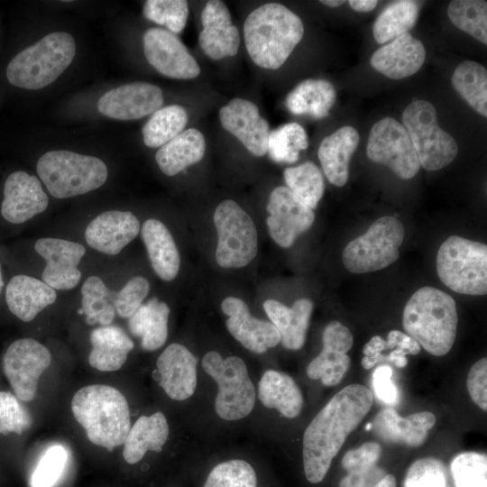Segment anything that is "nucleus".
<instances>
[{"mask_svg": "<svg viewBox=\"0 0 487 487\" xmlns=\"http://www.w3.org/2000/svg\"><path fill=\"white\" fill-rule=\"evenodd\" d=\"M81 309L88 325H110L115 315L114 302L104 281L97 276L88 277L81 287Z\"/></svg>", "mask_w": 487, "mask_h": 487, "instance_id": "obj_41", "label": "nucleus"}, {"mask_svg": "<svg viewBox=\"0 0 487 487\" xmlns=\"http://www.w3.org/2000/svg\"><path fill=\"white\" fill-rule=\"evenodd\" d=\"M386 474V471L378 465L360 472L347 473L340 481L339 487H373Z\"/></svg>", "mask_w": 487, "mask_h": 487, "instance_id": "obj_55", "label": "nucleus"}, {"mask_svg": "<svg viewBox=\"0 0 487 487\" xmlns=\"http://www.w3.org/2000/svg\"><path fill=\"white\" fill-rule=\"evenodd\" d=\"M75 54L76 43L71 34L51 32L14 54L6 64L5 77L14 87L37 90L54 82Z\"/></svg>", "mask_w": 487, "mask_h": 487, "instance_id": "obj_5", "label": "nucleus"}, {"mask_svg": "<svg viewBox=\"0 0 487 487\" xmlns=\"http://www.w3.org/2000/svg\"><path fill=\"white\" fill-rule=\"evenodd\" d=\"M51 354L47 347L32 338H22L7 348L3 368L20 400L34 399L41 373L50 366Z\"/></svg>", "mask_w": 487, "mask_h": 487, "instance_id": "obj_13", "label": "nucleus"}, {"mask_svg": "<svg viewBox=\"0 0 487 487\" xmlns=\"http://www.w3.org/2000/svg\"><path fill=\"white\" fill-rule=\"evenodd\" d=\"M420 352V345L409 335L404 341L392 350L389 354H379L372 358L363 356L362 359V365L364 369L368 370L372 368L375 364L381 362H389L393 363L399 368H403L408 363L407 354H418Z\"/></svg>", "mask_w": 487, "mask_h": 487, "instance_id": "obj_53", "label": "nucleus"}, {"mask_svg": "<svg viewBox=\"0 0 487 487\" xmlns=\"http://www.w3.org/2000/svg\"><path fill=\"white\" fill-rule=\"evenodd\" d=\"M3 286H4V281H3V277H2V272H1V265H0V293H1Z\"/></svg>", "mask_w": 487, "mask_h": 487, "instance_id": "obj_60", "label": "nucleus"}, {"mask_svg": "<svg viewBox=\"0 0 487 487\" xmlns=\"http://www.w3.org/2000/svg\"><path fill=\"white\" fill-rule=\"evenodd\" d=\"M169 433V425L162 412L140 417L131 426L123 444L124 461L133 464L141 461L147 451L161 452Z\"/></svg>", "mask_w": 487, "mask_h": 487, "instance_id": "obj_32", "label": "nucleus"}, {"mask_svg": "<svg viewBox=\"0 0 487 487\" xmlns=\"http://www.w3.org/2000/svg\"><path fill=\"white\" fill-rule=\"evenodd\" d=\"M138 218L130 211H106L91 220L85 231L87 244L108 254H118L140 233Z\"/></svg>", "mask_w": 487, "mask_h": 487, "instance_id": "obj_23", "label": "nucleus"}, {"mask_svg": "<svg viewBox=\"0 0 487 487\" xmlns=\"http://www.w3.org/2000/svg\"><path fill=\"white\" fill-rule=\"evenodd\" d=\"M188 113L179 105L161 107L152 114L142 127L144 144L150 148L161 147L184 131Z\"/></svg>", "mask_w": 487, "mask_h": 487, "instance_id": "obj_39", "label": "nucleus"}, {"mask_svg": "<svg viewBox=\"0 0 487 487\" xmlns=\"http://www.w3.org/2000/svg\"><path fill=\"white\" fill-rule=\"evenodd\" d=\"M205 152L206 141L202 133L188 128L162 145L157 151L155 160L162 173L174 176L201 161Z\"/></svg>", "mask_w": 487, "mask_h": 487, "instance_id": "obj_33", "label": "nucleus"}, {"mask_svg": "<svg viewBox=\"0 0 487 487\" xmlns=\"http://www.w3.org/2000/svg\"><path fill=\"white\" fill-rule=\"evenodd\" d=\"M198 360L184 345L173 343L157 359L159 383L174 400L191 397L197 387Z\"/></svg>", "mask_w": 487, "mask_h": 487, "instance_id": "obj_24", "label": "nucleus"}, {"mask_svg": "<svg viewBox=\"0 0 487 487\" xmlns=\"http://www.w3.org/2000/svg\"><path fill=\"white\" fill-rule=\"evenodd\" d=\"M49 204L39 179L24 170L6 178L3 188L1 215L12 224H22L43 212Z\"/></svg>", "mask_w": 487, "mask_h": 487, "instance_id": "obj_20", "label": "nucleus"}, {"mask_svg": "<svg viewBox=\"0 0 487 487\" xmlns=\"http://www.w3.org/2000/svg\"><path fill=\"white\" fill-rule=\"evenodd\" d=\"M214 224L217 233L216 261L225 269L249 264L258 252V234L252 217L232 199L216 207Z\"/></svg>", "mask_w": 487, "mask_h": 487, "instance_id": "obj_9", "label": "nucleus"}, {"mask_svg": "<svg viewBox=\"0 0 487 487\" xmlns=\"http://www.w3.org/2000/svg\"><path fill=\"white\" fill-rule=\"evenodd\" d=\"M204 487H257L256 473L246 461H225L211 470Z\"/></svg>", "mask_w": 487, "mask_h": 487, "instance_id": "obj_46", "label": "nucleus"}, {"mask_svg": "<svg viewBox=\"0 0 487 487\" xmlns=\"http://www.w3.org/2000/svg\"><path fill=\"white\" fill-rule=\"evenodd\" d=\"M323 5L330 7H336L339 5H342L345 1L344 0H322L320 1Z\"/></svg>", "mask_w": 487, "mask_h": 487, "instance_id": "obj_59", "label": "nucleus"}, {"mask_svg": "<svg viewBox=\"0 0 487 487\" xmlns=\"http://www.w3.org/2000/svg\"><path fill=\"white\" fill-rule=\"evenodd\" d=\"M455 487H487V455L477 452H464L450 464Z\"/></svg>", "mask_w": 487, "mask_h": 487, "instance_id": "obj_44", "label": "nucleus"}, {"mask_svg": "<svg viewBox=\"0 0 487 487\" xmlns=\"http://www.w3.org/2000/svg\"><path fill=\"white\" fill-rule=\"evenodd\" d=\"M283 175L287 188L304 205L312 210L316 208L325 190L324 179L317 166L307 161L287 168Z\"/></svg>", "mask_w": 487, "mask_h": 487, "instance_id": "obj_40", "label": "nucleus"}, {"mask_svg": "<svg viewBox=\"0 0 487 487\" xmlns=\"http://www.w3.org/2000/svg\"><path fill=\"white\" fill-rule=\"evenodd\" d=\"M266 209L269 233L283 248L308 231L315 221L314 211L304 205L287 187H276L270 194Z\"/></svg>", "mask_w": 487, "mask_h": 487, "instance_id": "obj_15", "label": "nucleus"}, {"mask_svg": "<svg viewBox=\"0 0 487 487\" xmlns=\"http://www.w3.org/2000/svg\"><path fill=\"white\" fill-rule=\"evenodd\" d=\"M436 424V417L429 411H420L402 418L392 409L381 410L373 420L374 434L389 444H401L411 447L421 446L428 430Z\"/></svg>", "mask_w": 487, "mask_h": 487, "instance_id": "obj_26", "label": "nucleus"}, {"mask_svg": "<svg viewBox=\"0 0 487 487\" xmlns=\"http://www.w3.org/2000/svg\"><path fill=\"white\" fill-rule=\"evenodd\" d=\"M308 146L305 129L297 123H289L270 132L267 152L275 162L293 163L299 160V151Z\"/></svg>", "mask_w": 487, "mask_h": 487, "instance_id": "obj_43", "label": "nucleus"}, {"mask_svg": "<svg viewBox=\"0 0 487 487\" xmlns=\"http://www.w3.org/2000/svg\"><path fill=\"white\" fill-rule=\"evenodd\" d=\"M403 239L401 222L393 216H382L345 246L343 263L353 273L381 270L398 260Z\"/></svg>", "mask_w": 487, "mask_h": 487, "instance_id": "obj_11", "label": "nucleus"}, {"mask_svg": "<svg viewBox=\"0 0 487 487\" xmlns=\"http://www.w3.org/2000/svg\"><path fill=\"white\" fill-rule=\"evenodd\" d=\"M141 234L155 273L162 280H173L179 271L180 257L167 226L160 220L151 218L143 223Z\"/></svg>", "mask_w": 487, "mask_h": 487, "instance_id": "obj_30", "label": "nucleus"}, {"mask_svg": "<svg viewBox=\"0 0 487 487\" xmlns=\"http://www.w3.org/2000/svg\"><path fill=\"white\" fill-rule=\"evenodd\" d=\"M203 30L199 32L198 42L204 53L212 60H221L234 56L240 45V34L233 25L231 14L224 2L208 1L201 16Z\"/></svg>", "mask_w": 487, "mask_h": 487, "instance_id": "obj_22", "label": "nucleus"}, {"mask_svg": "<svg viewBox=\"0 0 487 487\" xmlns=\"http://www.w3.org/2000/svg\"><path fill=\"white\" fill-rule=\"evenodd\" d=\"M144 17L165 26L169 32L179 33L188 15V2L184 0H148L142 8Z\"/></svg>", "mask_w": 487, "mask_h": 487, "instance_id": "obj_45", "label": "nucleus"}, {"mask_svg": "<svg viewBox=\"0 0 487 487\" xmlns=\"http://www.w3.org/2000/svg\"><path fill=\"white\" fill-rule=\"evenodd\" d=\"M418 12L417 1L400 0L387 6L373 23L375 41L382 44L408 32L416 23Z\"/></svg>", "mask_w": 487, "mask_h": 487, "instance_id": "obj_38", "label": "nucleus"}, {"mask_svg": "<svg viewBox=\"0 0 487 487\" xmlns=\"http://www.w3.org/2000/svg\"><path fill=\"white\" fill-rule=\"evenodd\" d=\"M359 133L345 125L327 135L318 148V159L328 181L343 187L348 180L350 160L359 143Z\"/></svg>", "mask_w": 487, "mask_h": 487, "instance_id": "obj_29", "label": "nucleus"}, {"mask_svg": "<svg viewBox=\"0 0 487 487\" xmlns=\"http://www.w3.org/2000/svg\"><path fill=\"white\" fill-rule=\"evenodd\" d=\"M170 313L167 303L152 298L129 317V330L141 339L142 349L155 351L165 344Z\"/></svg>", "mask_w": 487, "mask_h": 487, "instance_id": "obj_35", "label": "nucleus"}, {"mask_svg": "<svg viewBox=\"0 0 487 487\" xmlns=\"http://www.w3.org/2000/svg\"><path fill=\"white\" fill-rule=\"evenodd\" d=\"M57 299L54 289L39 279L14 276L5 289V300L9 310L19 319L30 322Z\"/></svg>", "mask_w": 487, "mask_h": 487, "instance_id": "obj_27", "label": "nucleus"}, {"mask_svg": "<svg viewBox=\"0 0 487 487\" xmlns=\"http://www.w3.org/2000/svg\"><path fill=\"white\" fill-rule=\"evenodd\" d=\"M258 397L266 408L275 409L288 418L298 417L303 407V396L296 381L289 374L275 370L262 374Z\"/></svg>", "mask_w": 487, "mask_h": 487, "instance_id": "obj_34", "label": "nucleus"}, {"mask_svg": "<svg viewBox=\"0 0 487 487\" xmlns=\"http://www.w3.org/2000/svg\"><path fill=\"white\" fill-rule=\"evenodd\" d=\"M202 367L218 385L215 409L221 418L238 420L251 413L256 392L241 357L223 358L218 352L210 351L204 355Z\"/></svg>", "mask_w": 487, "mask_h": 487, "instance_id": "obj_8", "label": "nucleus"}, {"mask_svg": "<svg viewBox=\"0 0 487 487\" xmlns=\"http://www.w3.org/2000/svg\"><path fill=\"white\" fill-rule=\"evenodd\" d=\"M402 487H451L444 463L435 457L416 460L408 469Z\"/></svg>", "mask_w": 487, "mask_h": 487, "instance_id": "obj_48", "label": "nucleus"}, {"mask_svg": "<svg viewBox=\"0 0 487 487\" xmlns=\"http://www.w3.org/2000/svg\"><path fill=\"white\" fill-rule=\"evenodd\" d=\"M392 369L387 364L379 365L372 373L375 396L384 404L395 406L399 402V391L393 382Z\"/></svg>", "mask_w": 487, "mask_h": 487, "instance_id": "obj_54", "label": "nucleus"}, {"mask_svg": "<svg viewBox=\"0 0 487 487\" xmlns=\"http://www.w3.org/2000/svg\"><path fill=\"white\" fill-rule=\"evenodd\" d=\"M425 59L423 43L406 32L374 51L371 65L390 78L401 79L418 71Z\"/></svg>", "mask_w": 487, "mask_h": 487, "instance_id": "obj_25", "label": "nucleus"}, {"mask_svg": "<svg viewBox=\"0 0 487 487\" xmlns=\"http://www.w3.org/2000/svg\"><path fill=\"white\" fill-rule=\"evenodd\" d=\"M36 170L50 194L56 198L95 190L105 184L108 175L102 160L64 150L44 153L38 160Z\"/></svg>", "mask_w": 487, "mask_h": 487, "instance_id": "obj_6", "label": "nucleus"}, {"mask_svg": "<svg viewBox=\"0 0 487 487\" xmlns=\"http://www.w3.org/2000/svg\"><path fill=\"white\" fill-rule=\"evenodd\" d=\"M150 291V283L142 276L132 278L118 291L114 299V307L122 317H130L142 305Z\"/></svg>", "mask_w": 487, "mask_h": 487, "instance_id": "obj_50", "label": "nucleus"}, {"mask_svg": "<svg viewBox=\"0 0 487 487\" xmlns=\"http://www.w3.org/2000/svg\"><path fill=\"white\" fill-rule=\"evenodd\" d=\"M350 6L356 12H370L375 8L378 4L376 0H350Z\"/></svg>", "mask_w": 487, "mask_h": 487, "instance_id": "obj_57", "label": "nucleus"}, {"mask_svg": "<svg viewBox=\"0 0 487 487\" xmlns=\"http://www.w3.org/2000/svg\"><path fill=\"white\" fill-rule=\"evenodd\" d=\"M436 271L440 280L460 294L487 292V246L458 235L449 236L439 247Z\"/></svg>", "mask_w": 487, "mask_h": 487, "instance_id": "obj_7", "label": "nucleus"}, {"mask_svg": "<svg viewBox=\"0 0 487 487\" xmlns=\"http://www.w3.org/2000/svg\"><path fill=\"white\" fill-rule=\"evenodd\" d=\"M32 425V417L18 400L7 391H0V435H21Z\"/></svg>", "mask_w": 487, "mask_h": 487, "instance_id": "obj_49", "label": "nucleus"}, {"mask_svg": "<svg viewBox=\"0 0 487 487\" xmlns=\"http://www.w3.org/2000/svg\"><path fill=\"white\" fill-rule=\"evenodd\" d=\"M381 447L376 442H366L351 449L342 458V466L347 473H355L377 465Z\"/></svg>", "mask_w": 487, "mask_h": 487, "instance_id": "obj_51", "label": "nucleus"}, {"mask_svg": "<svg viewBox=\"0 0 487 487\" xmlns=\"http://www.w3.org/2000/svg\"><path fill=\"white\" fill-rule=\"evenodd\" d=\"M301 19L285 5L264 4L251 12L244 23L247 52L261 68L277 69L301 41Z\"/></svg>", "mask_w": 487, "mask_h": 487, "instance_id": "obj_2", "label": "nucleus"}, {"mask_svg": "<svg viewBox=\"0 0 487 487\" xmlns=\"http://www.w3.org/2000/svg\"><path fill=\"white\" fill-rule=\"evenodd\" d=\"M89 364L100 372L119 370L134 347L126 333L116 326H102L90 334Z\"/></svg>", "mask_w": 487, "mask_h": 487, "instance_id": "obj_31", "label": "nucleus"}, {"mask_svg": "<svg viewBox=\"0 0 487 487\" xmlns=\"http://www.w3.org/2000/svg\"><path fill=\"white\" fill-rule=\"evenodd\" d=\"M228 317L225 325L229 333L246 349L263 354L280 342V335L271 322L253 317L246 303L235 297H227L221 303Z\"/></svg>", "mask_w": 487, "mask_h": 487, "instance_id": "obj_21", "label": "nucleus"}, {"mask_svg": "<svg viewBox=\"0 0 487 487\" xmlns=\"http://www.w3.org/2000/svg\"><path fill=\"white\" fill-rule=\"evenodd\" d=\"M385 350V341L380 335L372 336L370 341L365 344L363 353L365 357H375Z\"/></svg>", "mask_w": 487, "mask_h": 487, "instance_id": "obj_56", "label": "nucleus"}, {"mask_svg": "<svg viewBox=\"0 0 487 487\" xmlns=\"http://www.w3.org/2000/svg\"><path fill=\"white\" fill-rule=\"evenodd\" d=\"M472 400L482 410L487 409V359L483 357L473 364L466 381Z\"/></svg>", "mask_w": 487, "mask_h": 487, "instance_id": "obj_52", "label": "nucleus"}, {"mask_svg": "<svg viewBox=\"0 0 487 487\" xmlns=\"http://www.w3.org/2000/svg\"><path fill=\"white\" fill-rule=\"evenodd\" d=\"M372 402L371 390L350 384L335 393L315 416L303 436V466L309 482L323 481L333 458L368 414Z\"/></svg>", "mask_w": 487, "mask_h": 487, "instance_id": "obj_1", "label": "nucleus"}, {"mask_svg": "<svg viewBox=\"0 0 487 487\" xmlns=\"http://www.w3.org/2000/svg\"><path fill=\"white\" fill-rule=\"evenodd\" d=\"M366 153L371 161L387 166L403 179L413 178L420 168L407 130L391 117H384L373 124Z\"/></svg>", "mask_w": 487, "mask_h": 487, "instance_id": "obj_12", "label": "nucleus"}, {"mask_svg": "<svg viewBox=\"0 0 487 487\" xmlns=\"http://www.w3.org/2000/svg\"><path fill=\"white\" fill-rule=\"evenodd\" d=\"M69 457V452L62 445L49 446L31 476V487H53L61 478Z\"/></svg>", "mask_w": 487, "mask_h": 487, "instance_id": "obj_47", "label": "nucleus"}, {"mask_svg": "<svg viewBox=\"0 0 487 487\" xmlns=\"http://www.w3.org/2000/svg\"><path fill=\"white\" fill-rule=\"evenodd\" d=\"M162 90L146 82L128 83L106 92L97 101L98 112L116 120H136L163 105Z\"/></svg>", "mask_w": 487, "mask_h": 487, "instance_id": "obj_16", "label": "nucleus"}, {"mask_svg": "<svg viewBox=\"0 0 487 487\" xmlns=\"http://www.w3.org/2000/svg\"><path fill=\"white\" fill-rule=\"evenodd\" d=\"M322 341L323 349L308 365L307 374L312 380L320 379L325 386H335L350 367L347 352L353 346L354 337L345 326L332 321L325 327Z\"/></svg>", "mask_w": 487, "mask_h": 487, "instance_id": "obj_18", "label": "nucleus"}, {"mask_svg": "<svg viewBox=\"0 0 487 487\" xmlns=\"http://www.w3.org/2000/svg\"><path fill=\"white\" fill-rule=\"evenodd\" d=\"M373 487H396V479L392 474H386Z\"/></svg>", "mask_w": 487, "mask_h": 487, "instance_id": "obj_58", "label": "nucleus"}, {"mask_svg": "<svg viewBox=\"0 0 487 487\" xmlns=\"http://www.w3.org/2000/svg\"><path fill=\"white\" fill-rule=\"evenodd\" d=\"M336 92L326 79L309 78L301 81L286 98L287 108L294 115H308L323 118L335 104Z\"/></svg>", "mask_w": 487, "mask_h": 487, "instance_id": "obj_36", "label": "nucleus"}, {"mask_svg": "<svg viewBox=\"0 0 487 487\" xmlns=\"http://www.w3.org/2000/svg\"><path fill=\"white\" fill-rule=\"evenodd\" d=\"M263 309L279 331L282 345L289 350L301 349L313 310L312 301L299 299L289 308L275 299H267Z\"/></svg>", "mask_w": 487, "mask_h": 487, "instance_id": "obj_28", "label": "nucleus"}, {"mask_svg": "<svg viewBox=\"0 0 487 487\" xmlns=\"http://www.w3.org/2000/svg\"><path fill=\"white\" fill-rule=\"evenodd\" d=\"M457 320L454 299L428 286L418 289L410 297L402 315V325L408 335L436 356L445 355L451 350Z\"/></svg>", "mask_w": 487, "mask_h": 487, "instance_id": "obj_4", "label": "nucleus"}, {"mask_svg": "<svg viewBox=\"0 0 487 487\" xmlns=\"http://www.w3.org/2000/svg\"><path fill=\"white\" fill-rule=\"evenodd\" d=\"M447 14L455 26L487 44V2L482 0H454Z\"/></svg>", "mask_w": 487, "mask_h": 487, "instance_id": "obj_42", "label": "nucleus"}, {"mask_svg": "<svg viewBox=\"0 0 487 487\" xmlns=\"http://www.w3.org/2000/svg\"><path fill=\"white\" fill-rule=\"evenodd\" d=\"M71 410L88 440L109 452L124 444L131 428L125 397L108 385L93 384L78 390L72 398Z\"/></svg>", "mask_w": 487, "mask_h": 487, "instance_id": "obj_3", "label": "nucleus"}, {"mask_svg": "<svg viewBox=\"0 0 487 487\" xmlns=\"http://www.w3.org/2000/svg\"><path fill=\"white\" fill-rule=\"evenodd\" d=\"M402 122L424 169L437 170L455 159L457 143L439 127L430 102L421 99L410 103L402 114Z\"/></svg>", "mask_w": 487, "mask_h": 487, "instance_id": "obj_10", "label": "nucleus"}, {"mask_svg": "<svg viewBox=\"0 0 487 487\" xmlns=\"http://www.w3.org/2000/svg\"><path fill=\"white\" fill-rule=\"evenodd\" d=\"M372 428V424H368V426L366 427V429H371Z\"/></svg>", "mask_w": 487, "mask_h": 487, "instance_id": "obj_61", "label": "nucleus"}, {"mask_svg": "<svg viewBox=\"0 0 487 487\" xmlns=\"http://www.w3.org/2000/svg\"><path fill=\"white\" fill-rule=\"evenodd\" d=\"M452 84L470 106L487 116V70L482 65L473 60L461 62L454 71Z\"/></svg>", "mask_w": 487, "mask_h": 487, "instance_id": "obj_37", "label": "nucleus"}, {"mask_svg": "<svg viewBox=\"0 0 487 487\" xmlns=\"http://www.w3.org/2000/svg\"><path fill=\"white\" fill-rule=\"evenodd\" d=\"M34 250L45 261L41 278L54 289L68 290L76 287L81 271L78 265L86 253L85 247L76 242L59 238H40Z\"/></svg>", "mask_w": 487, "mask_h": 487, "instance_id": "obj_17", "label": "nucleus"}, {"mask_svg": "<svg viewBox=\"0 0 487 487\" xmlns=\"http://www.w3.org/2000/svg\"><path fill=\"white\" fill-rule=\"evenodd\" d=\"M219 120L223 128L235 136L253 155L261 157L267 153L270 126L260 115L254 103L234 98L220 108Z\"/></svg>", "mask_w": 487, "mask_h": 487, "instance_id": "obj_19", "label": "nucleus"}, {"mask_svg": "<svg viewBox=\"0 0 487 487\" xmlns=\"http://www.w3.org/2000/svg\"><path fill=\"white\" fill-rule=\"evenodd\" d=\"M142 43L147 61L161 75L176 79H191L199 75L198 62L176 34L150 28L143 34Z\"/></svg>", "mask_w": 487, "mask_h": 487, "instance_id": "obj_14", "label": "nucleus"}]
</instances>
